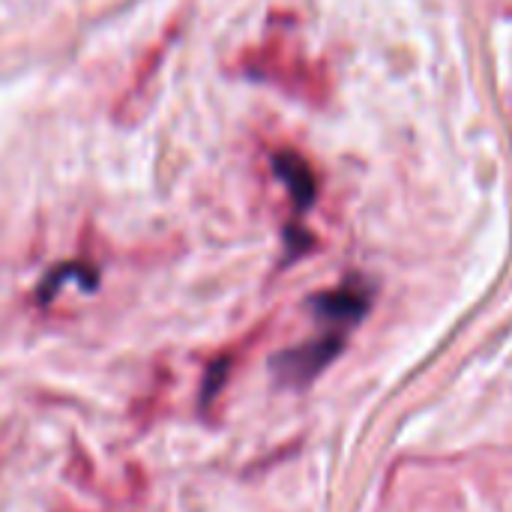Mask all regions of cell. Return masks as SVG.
<instances>
[{"label":"cell","instance_id":"6da1fadb","mask_svg":"<svg viewBox=\"0 0 512 512\" xmlns=\"http://www.w3.org/2000/svg\"><path fill=\"white\" fill-rule=\"evenodd\" d=\"M342 348H345V333L330 330V333H324V336H318V339H312V342H306V345H300V348H294L288 354H282L276 360V369L288 384H309L315 375H321L339 357Z\"/></svg>","mask_w":512,"mask_h":512},{"label":"cell","instance_id":"3957f363","mask_svg":"<svg viewBox=\"0 0 512 512\" xmlns=\"http://www.w3.org/2000/svg\"><path fill=\"white\" fill-rule=\"evenodd\" d=\"M273 168L282 177V183L288 186L294 207L297 210H309L315 204V198H318V180H315L309 162L300 153H294V150H279L273 156Z\"/></svg>","mask_w":512,"mask_h":512},{"label":"cell","instance_id":"277c9868","mask_svg":"<svg viewBox=\"0 0 512 512\" xmlns=\"http://www.w3.org/2000/svg\"><path fill=\"white\" fill-rule=\"evenodd\" d=\"M165 45H171V39H162V42L153 45V51L147 54V69H144V66L138 69L135 81L129 84V90L123 93V99H120V105H117V117H132V114H135V102L147 93L150 81L156 78V69H159V63H162Z\"/></svg>","mask_w":512,"mask_h":512},{"label":"cell","instance_id":"7a4b0ae2","mask_svg":"<svg viewBox=\"0 0 512 512\" xmlns=\"http://www.w3.org/2000/svg\"><path fill=\"white\" fill-rule=\"evenodd\" d=\"M372 306V288L360 279H351L333 291H324L312 300V309L321 321H327L333 330H348L366 318Z\"/></svg>","mask_w":512,"mask_h":512}]
</instances>
